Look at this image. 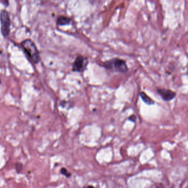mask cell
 Here are the masks:
<instances>
[{
    "label": "cell",
    "instance_id": "obj_1",
    "mask_svg": "<svg viewBox=\"0 0 188 188\" xmlns=\"http://www.w3.org/2000/svg\"><path fill=\"white\" fill-rule=\"evenodd\" d=\"M21 46L27 58L31 63L34 64L40 60L39 53L34 43L30 39H26L22 42Z\"/></svg>",
    "mask_w": 188,
    "mask_h": 188
},
{
    "label": "cell",
    "instance_id": "obj_2",
    "mask_svg": "<svg viewBox=\"0 0 188 188\" xmlns=\"http://www.w3.org/2000/svg\"><path fill=\"white\" fill-rule=\"evenodd\" d=\"M102 67L106 70L113 72L125 74L129 70L125 61L119 58H114L103 63Z\"/></svg>",
    "mask_w": 188,
    "mask_h": 188
},
{
    "label": "cell",
    "instance_id": "obj_3",
    "mask_svg": "<svg viewBox=\"0 0 188 188\" xmlns=\"http://www.w3.org/2000/svg\"><path fill=\"white\" fill-rule=\"evenodd\" d=\"M0 22L1 33L4 37H7L10 32L11 21L8 12L5 9H3L0 12Z\"/></svg>",
    "mask_w": 188,
    "mask_h": 188
},
{
    "label": "cell",
    "instance_id": "obj_4",
    "mask_svg": "<svg viewBox=\"0 0 188 188\" xmlns=\"http://www.w3.org/2000/svg\"><path fill=\"white\" fill-rule=\"evenodd\" d=\"M88 61L87 58L81 55H79L74 60L72 64V70L74 72L82 73L87 70Z\"/></svg>",
    "mask_w": 188,
    "mask_h": 188
},
{
    "label": "cell",
    "instance_id": "obj_5",
    "mask_svg": "<svg viewBox=\"0 0 188 188\" xmlns=\"http://www.w3.org/2000/svg\"><path fill=\"white\" fill-rule=\"evenodd\" d=\"M157 92L165 102H170L173 100L176 97V93L170 89L165 88H158Z\"/></svg>",
    "mask_w": 188,
    "mask_h": 188
},
{
    "label": "cell",
    "instance_id": "obj_6",
    "mask_svg": "<svg viewBox=\"0 0 188 188\" xmlns=\"http://www.w3.org/2000/svg\"><path fill=\"white\" fill-rule=\"evenodd\" d=\"M140 97H141L142 100H143L146 104L149 105H152L155 104V101L149 97L146 93L144 92H140L139 93Z\"/></svg>",
    "mask_w": 188,
    "mask_h": 188
},
{
    "label": "cell",
    "instance_id": "obj_7",
    "mask_svg": "<svg viewBox=\"0 0 188 188\" xmlns=\"http://www.w3.org/2000/svg\"><path fill=\"white\" fill-rule=\"evenodd\" d=\"M71 22V19L68 18L67 17L61 16L58 17L57 19V24L58 26H66V25H69L70 24Z\"/></svg>",
    "mask_w": 188,
    "mask_h": 188
},
{
    "label": "cell",
    "instance_id": "obj_8",
    "mask_svg": "<svg viewBox=\"0 0 188 188\" xmlns=\"http://www.w3.org/2000/svg\"><path fill=\"white\" fill-rule=\"evenodd\" d=\"M60 173L67 178H70V176H71V174L68 172V170H66L65 168H63L61 169Z\"/></svg>",
    "mask_w": 188,
    "mask_h": 188
},
{
    "label": "cell",
    "instance_id": "obj_9",
    "mask_svg": "<svg viewBox=\"0 0 188 188\" xmlns=\"http://www.w3.org/2000/svg\"><path fill=\"white\" fill-rule=\"evenodd\" d=\"M15 169L18 173H20L23 169V165L20 163H16L15 165Z\"/></svg>",
    "mask_w": 188,
    "mask_h": 188
},
{
    "label": "cell",
    "instance_id": "obj_10",
    "mask_svg": "<svg viewBox=\"0 0 188 188\" xmlns=\"http://www.w3.org/2000/svg\"><path fill=\"white\" fill-rule=\"evenodd\" d=\"M128 120L132 121V123H135L136 120V116L135 115H131L128 118Z\"/></svg>",
    "mask_w": 188,
    "mask_h": 188
},
{
    "label": "cell",
    "instance_id": "obj_11",
    "mask_svg": "<svg viewBox=\"0 0 188 188\" xmlns=\"http://www.w3.org/2000/svg\"><path fill=\"white\" fill-rule=\"evenodd\" d=\"M1 84V79H0V84Z\"/></svg>",
    "mask_w": 188,
    "mask_h": 188
}]
</instances>
